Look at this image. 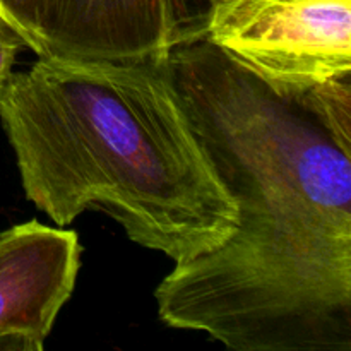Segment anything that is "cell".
<instances>
[{"instance_id": "cell-9", "label": "cell", "mask_w": 351, "mask_h": 351, "mask_svg": "<svg viewBox=\"0 0 351 351\" xmlns=\"http://www.w3.org/2000/svg\"><path fill=\"white\" fill-rule=\"evenodd\" d=\"M21 48H27L24 40L0 17V86L12 74Z\"/></svg>"}, {"instance_id": "cell-4", "label": "cell", "mask_w": 351, "mask_h": 351, "mask_svg": "<svg viewBox=\"0 0 351 351\" xmlns=\"http://www.w3.org/2000/svg\"><path fill=\"white\" fill-rule=\"evenodd\" d=\"M82 245L74 230L31 219L0 232V350L41 351L71 298Z\"/></svg>"}, {"instance_id": "cell-2", "label": "cell", "mask_w": 351, "mask_h": 351, "mask_svg": "<svg viewBox=\"0 0 351 351\" xmlns=\"http://www.w3.org/2000/svg\"><path fill=\"white\" fill-rule=\"evenodd\" d=\"M0 122L27 201L57 226L101 211L129 240L175 264L235 232L237 201L195 134L167 60L38 57L0 86Z\"/></svg>"}, {"instance_id": "cell-6", "label": "cell", "mask_w": 351, "mask_h": 351, "mask_svg": "<svg viewBox=\"0 0 351 351\" xmlns=\"http://www.w3.org/2000/svg\"><path fill=\"white\" fill-rule=\"evenodd\" d=\"M351 75L328 79L291 93L346 147L351 146Z\"/></svg>"}, {"instance_id": "cell-1", "label": "cell", "mask_w": 351, "mask_h": 351, "mask_svg": "<svg viewBox=\"0 0 351 351\" xmlns=\"http://www.w3.org/2000/svg\"><path fill=\"white\" fill-rule=\"evenodd\" d=\"M167 65L239 221L165 276L163 324L235 351H351L350 149L204 38L173 45Z\"/></svg>"}, {"instance_id": "cell-8", "label": "cell", "mask_w": 351, "mask_h": 351, "mask_svg": "<svg viewBox=\"0 0 351 351\" xmlns=\"http://www.w3.org/2000/svg\"><path fill=\"white\" fill-rule=\"evenodd\" d=\"M209 0H167L173 45L202 38Z\"/></svg>"}, {"instance_id": "cell-7", "label": "cell", "mask_w": 351, "mask_h": 351, "mask_svg": "<svg viewBox=\"0 0 351 351\" xmlns=\"http://www.w3.org/2000/svg\"><path fill=\"white\" fill-rule=\"evenodd\" d=\"M43 0H0V17L19 34L26 47L38 57H45L40 31Z\"/></svg>"}, {"instance_id": "cell-5", "label": "cell", "mask_w": 351, "mask_h": 351, "mask_svg": "<svg viewBox=\"0 0 351 351\" xmlns=\"http://www.w3.org/2000/svg\"><path fill=\"white\" fill-rule=\"evenodd\" d=\"M45 57L167 60L173 41L167 0H43Z\"/></svg>"}, {"instance_id": "cell-3", "label": "cell", "mask_w": 351, "mask_h": 351, "mask_svg": "<svg viewBox=\"0 0 351 351\" xmlns=\"http://www.w3.org/2000/svg\"><path fill=\"white\" fill-rule=\"evenodd\" d=\"M202 38L281 93L351 75V0H209Z\"/></svg>"}]
</instances>
